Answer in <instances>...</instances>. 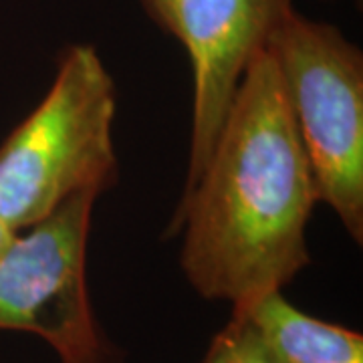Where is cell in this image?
<instances>
[{
    "label": "cell",
    "instance_id": "obj_8",
    "mask_svg": "<svg viewBox=\"0 0 363 363\" xmlns=\"http://www.w3.org/2000/svg\"><path fill=\"white\" fill-rule=\"evenodd\" d=\"M11 236H13V233L6 228V224L0 220V252L4 250V247H6V242L11 240Z\"/></svg>",
    "mask_w": 363,
    "mask_h": 363
},
{
    "label": "cell",
    "instance_id": "obj_9",
    "mask_svg": "<svg viewBox=\"0 0 363 363\" xmlns=\"http://www.w3.org/2000/svg\"><path fill=\"white\" fill-rule=\"evenodd\" d=\"M357 2H359V0H357Z\"/></svg>",
    "mask_w": 363,
    "mask_h": 363
},
{
    "label": "cell",
    "instance_id": "obj_5",
    "mask_svg": "<svg viewBox=\"0 0 363 363\" xmlns=\"http://www.w3.org/2000/svg\"><path fill=\"white\" fill-rule=\"evenodd\" d=\"M162 30L180 43L192 69V130L182 194L206 166L234 93L252 57L295 11L293 0H140Z\"/></svg>",
    "mask_w": 363,
    "mask_h": 363
},
{
    "label": "cell",
    "instance_id": "obj_3",
    "mask_svg": "<svg viewBox=\"0 0 363 363\" xmlns=\"http://www.w3.org/2000/svg\"><path fill=\"white\" fill-rule=\"evenodd\" d=\"M311 164L319 202L363 242V52L337 26L297 11L267 43Z\"/></svg>",
    "mask_w": 363,
    "mask_h": 363
},
{
    "label": "cell",
    "instance_id": "obj_2",
    "mask_svg": "<svg viewBox=\"0 0 363 363\" xmlns=\"http://www.w3.org/2000/svg\"><path fill=\"white\" fill-rule=\"evenodd\" d=\"M113 77L93 45H69L51 89L0 145V220L11 233L79 192L117 184Z\"/></svg>",
    "mask_w": 363,
    "mask_h": 363
},
{
    "label": "cell",
    "instance_id": "obj_1",
    "mask_svg": "<svg viewBox=\"0 0 363 363\" xmlns=\"http://www.w3.org/2000/svg\"><path fill=\"white\" fill-rule=\"evenodd\" d=\"M319 202L311 164L271 52L252 57L206 166L178 198L168 236L208 301L245 307L311 264L307 226Z\"/></svg>",
    "mask_w": 363,
    "mask_h": 363
},
{
    "label": "cell",
    "instance_id": "obj_6",
    "mask_svg": "<svg viewBox=\"0 0 363 363\" xmlns=\"http://www.w3.org/2000/svg\"><path fill=\"white\" fill-rule=\"evenodd\" d=\"M255 329L272 363H363V335L317 319L272 291L236 307Z\"/></svg>",
    "mask_w": 363,
    "mask_h": 363
},
{
    "label": "cell",
    "instance_id": "obj_4",
    "mask_svg": "<svg viewBox=\"0 0 363 363\" xmlns=\"http://www.w3.org/2000/svg\"><path fill=\"white\" fill-rule=\"evenodd\" d=\"M97 192H79L13 233L0 252V331L43 337L61 363H123L91 309L87 245Z\"/></svg>",
    "mask_w": 363,
    "mask_h": 363
},
{
    "label": "cell",
    "instance_id": "obj_7",
    "mask_svg": "<svg viewBox=\"0 0 363 363\" xmlns=\"http://www.w3.org/2000/svg\"><path fill=\"white\" fill-rule=\"evenodd\" d=\"M202 363H272L257 337L255 329L240 313L214 337Z\"/></svg>",
    "mask_w": 363,
    "mask_h": 363
}]
</instances>
